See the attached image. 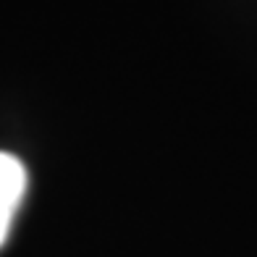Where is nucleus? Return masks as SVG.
<instances>
[{"label":"nucleus","instance_id":"nucleus-1","mask_svg":"<svg viewBox=\"0 0 257 257\" xmlns=\"http://www.w3.org/2000/svg\"><path fill=\"white\" fill-rule=\"evenodd\" d=\"M27 192V171L11 153H0V247L8 239L16 210Z\"/></svg>","mask_w":257,"mask_h":257}]
</instances>
